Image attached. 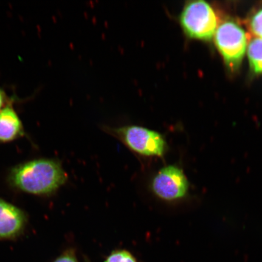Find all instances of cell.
Segmentation results:
<instances>
[{"label": "cell", "mask_w": 262, "mask_h": 262, "mask_svg": "<svg viewBox=\"0 0 262 262\" xmlns=\"http://www.w3.org/2000/svg\"><path fill=\"white\" fill-rule=\"evenodd\" d=\"M67 174L57 161L32 160L16 166L11 171L10 181L14 187L33 195H48L65 184Z\"/></svg>", "instance_id": "cell-1"}, {"label": "cell", "mask_w": 262, "mask_h": 262, "mask_svg": "<svg viewBox=\"0 0 262 262\" xmlns=\"http://www.w3.org/2000/svg\"><path fill=\"white\" fill-rule=\"evenodd\" d=\"M105 131L141 156L161 157L167 150V143L164 136L160 132L145 127L126 125L111 128L106 126Z\"/></svg>", "instance_id": "cell-2"}, {"label": "cell", "mask_w": 262, "mask_h": 262, "mask_svg": "<svg viewBox=\"0 0 262 262\" xmlns=\"http://www.w3.org/2000/svg\"><path fill=\"white\" fill-rule=\"evenodd\" d=\"M179 19L182 29L190 39L211 40L218 27V17L212 7L201 0L187 2Z\"/></svg>", "instance_id": "cell-3"}, {"label": "cell", "mask_w": 262, "mask_h": 262, "mask_svg": "<svg viewBox=\"0 0 262 262\" xmlns=\"http://www.w3.org/2000/svg\"><path fill=\"white\" fill-rule=\"evenodd\" d=\"M214 41L228 68L232 71L238 70L249 41L244 29L235 22L225 21L217 28Z\"/></svg>", "instance_id": "cell-4"}, {"label": "cell", "mask_w": 262, "mask_h": 262, "mask_svg": "<svg viewBox=\"0 0 262 262\" xmlns=\"http://www.w3.org/2000/svg\"><path fill=\"white\" fill-rule=\"evenodd\" d=\"M155 195L163 201L172 202L184 198L189 190V182L184 171L175 165L161 169L151 185Z\"/></svg>", "instance_id": "cell-5"}, {"label": "cell", "mask_w": 262, "mask_h": 262, "mask_svg": "<svg viewBox=\"0 0 262 262\" xmlns=\"http://www.w3.org/2000/svg\"><path fill=\"white\" fill-rule=\"evenodd\" d=\"M26 224L23 211L0 199V240L17 238L23 232Z\"/></svg>", "instance_id": "cell-6"}, {"label": "cell", "mask_w": 262, "mask_h": 262, "mask_svg": "<svg viewBox=\"0 0 262 262\" xmlns=\"http://www.w3.org/2000/svg\"><path fill=\"white\" fill-rule=\"evenodd\" d=\"M23 135V125L12 101L0 111V143L12 142Z\"/></svg>", "instance_id": "cell-7"}, {"label": "cell", "mask_w": 262, "mask_h": 262, "mask_svg": "<svg viewBox=\"0 0 262 262\" xmlns=\"http://www.w3.org/2000/svg\"><path fill=\"white\" fill-rule=\"evenodd\" d=\"M250 64L254 73L262 74V39L256 38L250 42L248 47Z\"/></svg>", "instance_id": "cell-8"}, {"label": "cell", "mask_w": 262, "mask_h": 262, "mask_svg": "<svg viewBox=\"0 0 262 262\" xmlns=\"http://www.w3.org/2000/svg\"><path fill=\"white\" fill-rule=\"evenodd\" d=\"M105 262H137V261L136 258L128 251L117 250L110 254Z\"/></svg>", "instance_id": "cell-9"}, {"label": "cell", "mask_w": 262, "mask_h": 262, "mask_svg": "<svg viewBox=\"0 0 262 262\" xmlns=\"http://www.w3.org/2000/svg\"><path fill=\"white\" fill-rule=\"evenodd\" d=\"M249 28L254 35L262 39V9L259 10L250 19Z\"/></svg>", "instance_id": "cell-10"}, {"label": "cell", "mask_w": 262, "mask_h": 262, "mask_svg": "<svg viewBox=\"0 0 262 262\" xmlns=\"http://www.w3.org/2000/svg\"><path fill=\"white\" fill-rule=\"evenodd\" d=\"M53 262H79L75 251L72 249H67L61 253Z\"/></svg>", "instance_id": "cell-11"}, {"label": "cell", "mask_w": 262, "mask_h": 262, "mask_svg": "<svg viewBox=\"0 0 262 262\" xmlns=\"http://www.w3.org/2000/svg\"><path fill=\"white\" fill-rule=\"evenodd\" d=\"M12 102L9 97L3 89L0 87V111L4 108L5 106Z\"/></svg>", "instance_id": "cell-12"}, {"label": "cell", "mask_w": 262, "mask_h": 262, "mask_svg": "<svg viewBox=\"0 0 262 262\" xmlns=\"http://www.w3.org/2000/svg\"><path fill=\"white\" fill-rule=\"evenodd\" d=\"M84 262H91L89 261V259L87 258H85V260H84Z\"/></svg>", "instance_id": "cell-13"}]
</instances>
